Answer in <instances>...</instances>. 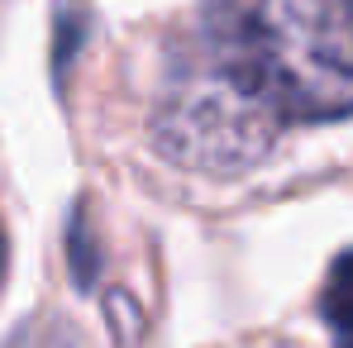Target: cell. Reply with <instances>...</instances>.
I'll list each match as a JSON object with an SVG mask.
<instances>
[{"label": "cell", "mask_w": 353, "mask_h": 348, "mask_svg": "<svg viewBox=\"0 0 353 348\" xmlns=\"http://www.w3.org/2000/svg\"><path fill=\"white\" fill-rule=\"evenodd\" d=\"M186 48L282 129L353 115V0H205Z\"/></svg>", "instance_id": "obj_1"}, {"label": "cell", "mask_w": 353, "mask_h": 348, "mask_svg": "<svg viewBox=\"0 0 353 348\" xmlns=\"http://www.w3.org/2000/svg\"><path fill=\"white\" fill-rule=\"evenodd\" d=\"M282 139V124L248 105L234 86L181 48L153 101V148L196 176L253 172Z\"/></svg>", "instance_id": "obj_2"}, {"label": "cell", "mask_w": 353, "mask_h": 348, "mask_svg": "<svg viewBox=\"0 0 353 348\" xmlns=\"http://www.w3.org/2000/svg\"><path fill=\"white\" fill-rule=\"evenodd\" d=\"M320 320H325L334 348H353V248L334 258V267H330V277H325Z\"/></svg>", "instance_id": "obj_3"}]
</instances>
